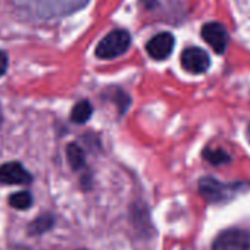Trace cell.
<instances>
[{
  "mask_svg": "<svg viewBox=\"0 0 250 250\" xmlns=\"http://www.w3.org/2000/svg\"><path fill=\"white\" fill-rule=\"evenodd\" d=\"M181 65L190 74H203L210 65L208 53L200 47H187L181 53Z\"/></svg>",
  "mask_w": 250,
  "mask_h": 250,
  "instance_id": "obj_4",
  "label": "cell"
},
{
  "mask_svg": "<svg viewBox=\"0 0 250 250\" xmlns=\"http://www.w3.org/2000/svg\"><path fill=\"white\" fill-rule=\"evenodd\" d=\"M202 39L216 53H224L228 46V33L219 22H208L202 27Z\"/></svg>",
  "mask_w": 250,
  "mask_h": 250,
  "instance_id": "obj_5",
  "label": "cell"
},
{
  "mask_svg": "<svg viewBox=\"0 0 250 250\" xmlns=\"http://www.w3.org/2000/svg\"><path fill=\"white\" fill-rule=\"evenodd\" d=\"M0 183L28 184L31 183V175L20 162H8L0 167Z\"/></svg>",
  "mask_w": 250,
  "mask_h": 250,
  "instance_id": "obj_7",
  "label": "cell"
},
{
  "mask_svg": "<svg viewBox=\"0 0 250 250\" xmlns=\"http://www.w3.org/2000/svg\"><path fill=\"white\" fill-rule=\"evenodd\" d=\"M91 112H93V107H91L90 102L81 100L74 106V109L71 112V119L77 124H84L91 116Z\"/></svg>",
  "mask_w": 250,
  "mask_h": 250,
  "instance_id": "obj_8",
  "label": "cell"
},
{
  "mask_svg": "<svg viewBox=\"0 0 250 250\" xmlns=\"http://www.w3.org/2000/svg\"><path fill=\"white\" fill-rule=\"evenodd\" d=\"M131 36L125 30H115L100 40L96 47V56L100 59H113L128 50Z\"/></svg>",
  "mask_w": 250,
  "mask_h": 250,
  "instance_id": "obj_2",
  "label": "cell"
},
{
  "mask_svg": "<svg viewBox=\"0 0 250 250\" xmlns=\"http://www.w3.org/2000/svg\"><path fill=\"white\" fill-rule=\"evenodd\" d=\"M33 203V197L28 191H20L9 197V205L15 209H28Z\"/></svg>",
  "mask_w": 250,
  "mask_h": 250,
  "instance_id": "obj_10",
  "label": "cell"
},
{
  "mask_svg": "<svg viewBox=\"0 0 250 250\" xmlns=\"http://www.w3.org/2000/svg\"><path fill=\"white\" fill-rule=\"evenodd\" d=\"M8 69V56L3 50H0V77H2Z\"/></svg>",
  "mask_w": 250,
  "mask_h": 250,
  "instance_id": "obj_13",
  "label": "cell"
},
{
  "mask_svg": "<svg viewBox=\"0 0 250 250\" xmlns=\"http://www.w3.org/2000/svg\"><path fill=\"white\" fill-rule=\"evenodd\" d=\"M66 158H68V162H69L71 168H74V169H81L85 165L84 152L77 145H69L66 147Z\"/></svg>",
  "mask_w": 250,
  "mask_h": 250,
  "instance_id": "obj_9",
  "label": "cell"
},
{
  "mask_svg": "<svg viewBox=\"0 0 250 250\" xmlns=\"http://www.w3.org/2000/svg\"><path fill=\"white\" fill-rule=\"evenodd\" d=\"M213 250H250V232L240 228L222 231L213 241Z\"/></svg>",
  "mask_w": 250,
  "mask_h": 250,
  "instance_id": "obj_3",
  "label": "cell"
},
{
  "mask_svg": "<svg viewBox=\"0 0 250 250\" xmlns=\"http://www.w3.org/2000/svg\"><path fill=\"white\" fill-rule=\"evenodd\" d=\"M53 224V219L50 215H43L40 216L39 219H36L31 227H30V232L33 234H40V232H44L46 229H49Z\"/></svg>",
  "mask_w": 250,
  "mask_h": 250,
  "instance_id": "obj_12",
  "label": "cell"
},
{
  "mask_svg": "<svg viewBox=\"0 0 250 250\" xmlns=\"http://www.w3.org/2000/svg\"><path fill=\"white\" fill-rule=\"evenodd\" d=\"M203 158L212 165H222L229 162V156L221 149H208L203 152Z\"/></svg>",
  "mask_w": 250,
  "mask_h": 250,
  "instance_id": "obj_11",
  "label": "cell"
},
{
  "mask_svg": "<svg viewBox=\"0 0 250 250\" xmlns=\"http://www.w3.org/2000/svg\"><path fill=\"white\" fill-rule=\"evenodd\" d=\"M174 36L169 34V33H159L156 34L153 39L149 40L147 46H146V50L149 53V56L152 59H156V61H164L167 59L172 50H174Z\"/></svg>",
  "mask_w": 250,
  "mask_h": 250,
  "instance_id": "obj_6",
  "label": "cell"
},
{
  "mask_svg": "<svg viewBox=\"0 0 250 250\" xmlns=\"http://www.w3.org/2000/svg\"><path fill=\"white\" fill-rule=\"evenodd\" d=\"M243 188V184H224L221 181H216L212 177H205L199 183V191L202 197L209 203H219L232 199L237 193H240Z\"/></svg>",
  "mask_w": 250,
  "mask_h": 250,
  "instance_id": "obj_1",
  "label": "cell"
}]
</instances>
